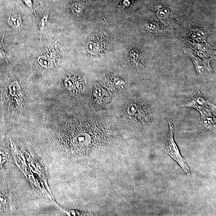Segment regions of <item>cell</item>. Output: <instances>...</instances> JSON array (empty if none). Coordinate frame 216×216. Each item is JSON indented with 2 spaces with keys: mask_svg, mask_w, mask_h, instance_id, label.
I'll use <instances>...</instances> for the list:
<instances>
[{
  "mask_svg": "<svg viewBox=\"0 0 216 216\" xmlns=\"http://www.w3.org/2000/svg\"><path fill=\"white\" fill-rule=\"evenodd\" d=\"M71 10L73 14L77 17H79L83 13V6L81 4L75 3L72 4L71 6Z\"/></svg>",
  "mask_w": 216,
  "mask_h": 216,
  "instance_id": "6",
  "label": "cell"
},
{
  "mask_svg": "<svg viewBox=\"0 0 216 216\" xmlns=\"http://www.w3.org/2000/svg\"><path fill=\"white\" fill-rule=\"evenodd\" d=\"M181 106L196 109L200 113L201 117L212 115V111L215 109V105L206 100L200 92L195 97L185 102Z\"/></svg>",
  "mask_w": 216,
  "mask_h": 216,
  "instance_id": "2",
  "label": "cell"
},
{
  "mask_svg": "<svg viewBox=\"0 0 216 216\" xmlns=\"http://www.w3.org/2000/svg\"><path fill=\"white\" fill-rule=\"evenodd\" d=\"M47 17H45L43 18V19L42 20V22H41V26L43 28V27H45V21H47Z\"/></svg>",
  "mask_w": 216,
  "mask_h": 216,
  "instance_id": "12",
  "label": "cell"
},
{
  "mask_svg": "<svg viewBox=\"0 0 216 216\" xmlns=\"http://www.w3.org/2000/svg\"><path fill=\"white\" fill-rule=\"evenodd\" d=\"M128 112L130 116L138 118L145 122H150L152 116L150 110L146 105H140L137 103L132 102L128 105Z\"/></svg>",
  "mask_w": 216,
  "mask_h": 216,
  "instance_id": "3",
  "label": "cell"
},
{
  "mask_svg": "<svg viewBox=\"0 0 216 216\" xmlns=\"http://www.w3.org/2000/svg\"><path fill=\"white\" fill-rule=\"evenodd\" d=\"M189 55L192 59L198 76H201L205 75L211 70L208 63L203 62L200 59L193 55L192 53H189Z\"/></svg>",
  "mask_w": 216,
  "mask_h": 216,
  "instance_id": "4",
  "label": "cell"
},
{
  "mask_svg": "<svg viewBox=\"0 0 216 216\" xmlns=\"http://www.w3.org/2000/svg\"><path fill=\"white\" fill-rule=\"evenodd\" d=\"M38 62L41 66L45 68L49 67L50 65V60L45 56H41L39 57L38 59Z\"/></svg>",
  "mask_w": 216,
  "mask_h": 216,
  "instance_id": "8",
  "label": "cell"
},
{
  "mask_svg": "<svg viewBox=\"0 0 216 216\" xmlns=\"http://www.w3.org/2000/svg\"><path fill=\"white\" fill-rule=\"evenodd\" d=\"M10 93L13 96H15L19 93L20 89V85L18 82H14L9 86Z\"/></svg>",
  "mask_w": 216,
  "mask_h": 216,
  "instance_id": "7",
  "label": "cell"
},
{
  "mask_svg": "<svg viewBox=\"0 0 216 216\" xmlns=\"http://www.w3.org/2000/svg\"><path fill=\"white\" fill-rule=\"evenodd\" d=\"M8 23L12 28L18 29L22 26L21 19L18 15H13L10 16L8 19Z\"/></svg>",
  "mask_w": 216,
  "mask_h": 216,
  "instance_id": "5",
  "label": "cell"
},
{
  "mask_svg": "<svg viewBox=\"0 0 216 216\" xmlns=\"http://www.w3.org/2000/svg\"><path fill=\"white\" fill-rule=\"evenodd\" d=\"M87 51L90 53H96L97 51V48L95 44L92 42L88 43L87 45Z\"/></svg>",
  "mask_w": 216,
  "mask_h": 216,
  "instance_id": "9",
  "label": "cell"
},
{
  "mask_svg": "<svg viewBox=\"0 0 216 216\" xmlns=\"http://www.w3.org/2000/svg\"><path fill=\"white\" fill-rule=\"evenodd\" d=\"M168 10L167 9H163L159 11L158 13V15H159L160 17H163V16H166V14H167L168 13Z\"/></svg>",
  "mask_w": 216,
  "mask_h": 216,
  "instance_id": "11",
  "label": "cell"
},
{
  "mask_svg": "<svg viewBox=\"0 0 216 216\" xmlns=\"http://www.w3.org/2000/svg\"><path fill=\"white\" fill-rule=\"evenodd\" d=\"M5 46L3 45V40H2L1 41L0 43V59H3L5 56V54L4 51L5 50Z\"/></svg>",
  "mask_w": 216,
  "mask_h": 216,
  "instance_id": "10",
  "label": "cell"
},
{
  "mask_svg": "<svg viewBox=\"0 0 216 216\" xmlns=\"http://www.w3.org/2000/svg\"><path fill=\"white\" fill-rule=\"evenodd\" d=\"M169 132L166 142L165 152L169 154L173 159L177 162L187 175L190 174L189 168L187 165L185 160L180 153L178 148L173 138V125L169 123Z\"/></svg>",
  "mask_w": 216,
  "mask_h": 216,
  "instance_id": "1",
  "label": "cell"
}]
</instances>
